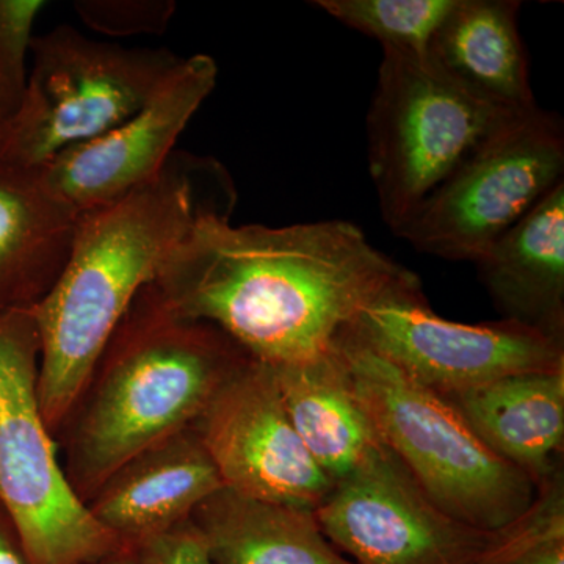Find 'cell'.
Returning a JSON list of instances; mask_svg holds the SVG:
<instances>
[{
  "label": "cell",
  "instance_id": "obj_24",
  "mask_svg": "<svg viewBox=\"0 0 564 564\" xmlns=\"http://www.w3.org/2000/svg\"><path fill=\"white\" fill-rule=\"evenodd\" d=\"M0 564H29L22 549L20 533L0 502Z\"/></svg>",
  "mask_w": 564,
  "mask_h": 564
},
{
  "label": "cell",
  "instance_id": "obj_25",
  "mask_svg": "<svg viewBox=\"0 0 564 564\" xmlns=\"http://www.w3.org/2000/svg\"><path fill=\"white\" fill-rule=\"evenodd\" d=\"M508 564H564V540L532 549Z\"/></svg>",
  "mask_w": 564,
  "mask_h": 564
},
{
  "label": "cell",
  "instance_id": "obj_23",
  "mask_svg": "<svg viewBox=\"0 0 564 564\" xmlns=\"http://www.w3.org/2000/svg\"><path fill=\"white\" fill-rule=\"evenodd\" d=\"M139 564H212L192 521L131 545Z\"/></svg>",
  "mask_w": 564,
  "mask_h": 564
},
{
  "label": "cell",
  "instance_id": "obj_4",
  "mask_svg": "<svg viewBox=\"0 0 564 564\" xmlns=\"http://www.w3.org/2000/svg\"><path fill=\"white\" fill-rule=\"evenodd\" d=\"M336 351L381 443L441 510L492 532L532 503V481L494 454L445 397L344 333Z\"/></svg>",
  "mask_w": 564,
  "mask_h": 564
},
{
  "label": "cell",
  "instance_id": "obj_11",
  "mask_svg": "<svg viewBox=\"0 0 564 564\" xmlns=\"http://www.w3.org/2000/svg\"><path fill=\"white\" fill-rule=\"evenodd\" d=\"M192 426L225 488L311 510L332 491L333 481L293 429L276 375L267 364L248 358Z\"/></svg>",
  "mask_w": 564,
  "mask_h": 564
},
{
  "label": "cell",
  "instance_id": "obj_9",
  "mask_svg": "<svg viewBox=\"0 0 564 564\" xmlns=\"http://www.w3.org/2000/svg\"><path fill=\"white\" fill-rule=\"evenodd\" d=\"M345 333L443 397L564 370V340L508 318L473 325L440 317L415 274L369 304Z\"/></svg>",
  "mask_w": 564,
  "mask_h": 564
},
{
  "label": "cell",
  "instance_id": "obj_14",
  "mask_svg": "<svg viewBox=\"0 0 564 564\" xmlns=\"http://www.w3.org/2000/svg\"><path fill=\"white\" fill-rule=\"evenodd\" d=\"M80 217L43 165L0 158V314L47 295L68 262Z\"/></svg>",
  "mask_w": 564,
  "mask_h": 564
},
{
  "label": "cell",
  "instance_id": "obj_12",
  "mask_svg": "<svg viewBox=\"0 0 564 564\" xmlns=\"http://www.w3.org/2000/svg\"><path fill=\"white\" fill-rule=\"evenodd\" d=\"M217 79V62L210 55L182 58L131 118L43 165L52 187L84 214L148 184L176 151L177 140Z\"/></svg>",
  "mask_w": 564,
  "mask_h": 564
},
{
  "label": "cell",
  "instance_id": "obj_15",
  "mask_svg": "<svg viewBox=\"0 0 564 564\" xmlns=\"http://www.w3.org/2000/svg\"><path fill=\"white\" fill-rule=\"evenodd\" d=\"M475 265L503 318L564 340V182Z\"/></svg>",
  "mask_w": 564,
  "mask_h": 564
},
{
  "label": "cell",
  "instance_id": "obj_8",
  "mask_svg": "<svg viewBox=\"0 0 564 564\" xmlns=\"http://www.w3.org/2000/svg\"><path fill=\"white\" fill-rule=\"evenodd\" d=\"M560 182L563 121L536 106L480 141L392 232L426 254L475 263Z\"/></svg>",
  "mask_w": 564,
  "mask_h": 564
},
{
  "label": "cell",
  "instance_id": "obj_26",
  "mask_svg": "<svg viewBox=\"0 0 564 564\" xmlns=\"http://www.w3.org/2000/svg\"><path fill=\"white\" fill-rule=\"evenodd\" d=\"M88 564H139L137 563L135 555L131 551V547H121L118 551L111 552V554L101 556V558L95 560V562Z\"/></svg>",
  "mask_w": 564,
  "mask_h": 564
},
{
  "label": "cell",
  "instance_id": "obj_16",
  "mask_svg": "<svg viewBox=\"0 0 564 564\" xmlns=\"http://www.w3.org/2000/svg\"><path fill=\"white\" fill-rule=\"evenodd\" d=\"M445 399L534 488L563 466L564 370L514 375Z\"/></svg>",
  "mask_w": 564,
  "mask_h": 564
},
{
  "label": "cell",
  "instance_id": "obj_5",
  "mask_svg": "<svg viewBox=\"0 0 564 564\" xmlns=\"http://www.w3.org/2000/svg\"><path fill=\"white\" fill-rule=\"evenodd\" d=\"M169 47H126L68 24L33 36L20 109L0 124V158L41 166L131 118L182 62Z\"/></svg>",
  "mask_w": 564,
  "mask_h": 564
},
{
  "label": "cell",
  "instance_id": "obj_19",
  "mask_svg": "<svg viewBox=\"0 0 564 564\" xmlns=\"http://www.w3.org/2000/svg\"><path fill=\"white\" fill-rule=\"evenodd\" d=\"M273 370L293 429L333 485L383 451L386 445L351 391L336 347L313 361Z\"/></svg>",
  "mask_w": 564,
  "mask_h": 564
},
{
  "label": "cell",
  "instance_id": "obj_13",
  "mask_svg": "<svg viewBox=\"0 0 564 564\" xmlns=\"http://www.w3.org/2000/svg\"><path fill=\"white\" fill-rule=\"evenodd\" d=\"M223 488L217 467L193 426L121 466L88 500L93 518L126 547L191 521Z\"/></svg>",
  "mask_w": 564,
  "mask_h": 564
},
{
  "label": "cell",
  "instance_id": "obj_10",
  "mask_svg": "<svg viewBox=\"0 0 564 564\" xmlns=\"http://www.w3.org/2000/svg\"><path fill=\"white\" fill-rule=\"evenodd\" d=\"M314 511L355 564H477L489 536L441 510L386 447L334 484Z\"/></svg>",
  "mask_w": 564,
  "mask_h": 564
},
{
  "label": "cell",
  "instance_id": "obj_1",
  "mask_svg": "<svg viewBox=\"0 0 564 564\" xmlns=\"http://www.w3.org/2000/svg\"><path fill=\"white\" fill-rule=\"evenodd\" d=\"M352 223L196 226L154 282L192 321L210 323L256 361L293 366L328 355L369 304L413 278Z\"/></svg>",
  "mask_w": 564,
  "mask_h": 564
},
{
  "label": "cell",
  "instance_id": "obj_7",
  "mask_svg": "<svg viewBox=\"0 0 564 564\" xmlns=\"http://www.w3.org/2000/svg\"><path fill=\"white\" fill-rule=\"evenodd\" d=\"M525 111V110H524ZM521 111L484 101L429 55L383 50L367 118L369 169L395 229L489 133Z\"/></svg>",
  "mask_w": 564,
  "mask_h": 564
},
{
  "label": "cell",
  "instance_id": "obj_18",
  "mask_svg": "<svg viewBox=\"0 0 564 564\" xmlns=\"http://www.w3.org/2000/svg\"><path fill=\"white\" fill-rule=\"evenodd\" d=\"M191 521L212 564H355L329 543L311 508L223 486L193 511Z\"/></svg>",
  "mask_w": 564,
  "mask_h": 564
},
{
  "label": "cell",
  "instance_id": "obj_22",
  "mask_svg": "<svg viewBox=\"0 0 564 564\" xmlns=\"http://www.w3.org/2000/svg\"><path fill=\"white\" fill-rule=\"evenodd\" d=\"M80 20L109 36L162 35L176 3L165 0H82L74 3Z\"/></svg>",
  "mask_w": 564,
  "mask_h": 564
},
{
  "label": "cell",
  "instance_id": "obj_6",
  "mask_svg": "<svg viewBox=\"0 0 564 564\" xmlns=\"http://www.w3.org/2000/svg\"><path fill=\"white\" fill-rule=\"evenodd\" d=\"M33 307L0 314V502L29 564H88L124 547L70 488L41 415Z\"/></svg>",
  "mask_w": 564,
  "mask_h": 564
},
{
  "label": "cell",
  "instance_id": "obj_3",
  "mask_svg": "<svg viewBox=\"0 0 564 564\" xmlns=\"http://www.w3.org/2000/svg\"><path fill=\"white\" fill-rule=\"evenodd\" d=\"M248 358L217 326L174 313L154 282L144 288L69 415L63 469L82 502L133 456L192 426Z\"/></svg>",
  "mask_w": 564,
  "mask_h": 564
},
{
  "label": "cell",
  "instance_id": "obj_17",
  "mask_svg": "<svg viewBox=\"0 0 564 564\" xmlns=\"http://www.w3.org/2000/svg\"><path fill=\"white\" fill-rule=\"evenodd\" d=\"M518 0H456L429 47L430 61L484 101L511 111L533 109Z\"/></svg>",
  "mask_w": 564,
  "mask_h": 564
},
{
  "label": "cell",
  "instance_id": "obj_20",
  "mask_svg": "<svg viewBox=\"0 0 564 564\" xmlns=\"http://www.w3.org/2000/svg\"><path fill=\"white\" fill-rule=\"evenodd\" d=\"M456 0H315L334 20L380 41L383 50L429 55L434 33Z\"/></svg>",
  "mask_w": 564,
  "mask_h": 564
},
{
  "label": "cell",
  "instance_id": "obj_2",
  "mask_svg": "<svg viewBox=\"0 0 564 564\" xmlns=\"http://www.w3.org/2000/svg\"><path fill=\"white\" fill-rule=\"evenodd\" d=\"M236 203V185L223 163L176 150L154 180L82 214L65 269L33 306L40 333L36 391L52 434L80 402L133 300L158 281L196 226L231 218Z\"/></svg>",
  "mask_w": 564,
  "mask_h": 564
},
{
  "label": "cell",
  "instance_id": "obj_21",
  "mask_svg": "<svg viewBox=\"0 0 564 564\" xmlns=\"http://www.w3.org/2000/svg\"><path fill=\"white\" fill-rule=\"evenodd\" d=\"M43 0H0V124L20 109L28 84L29 57Z\"/></svg>",
  "mask_w": 564,
  "mask_h": 564
}]
</instances>
